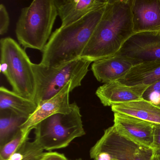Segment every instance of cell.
Masks as SVG:
<instances>
[{
	"label": "cell",
	"mask_w": 160,
	"mask_h": 160,
	"mask_svg": "<svg viewBox=\"0 0 160 160\" xmlns=\"http://www.w3.org/2000/svg\"><path fill=\"white\" fill-rule=\"evenodd\" d=\"M133 34L132 0H108L81 58L92 62L113 57Z\"/></svg>",
	"instance_id": "cell-1"
},
{
	"label": "cell",
	"mask_w": 160,
	"mask_h": 160,
	"mask_svg": "<svg viewBox=\"0 0 160 160\" xmlns=\"http://www.w3.org/2000/svg\"><path fill=\"white\" fill-rule=\"evenodd\" d=\"M106 5L72 25L56 29L42 52L40 63L48 67H56L81 58L102 17Z\"/></svg>",
	"instance_id": "cell-2"
},
{
	"label": "cell",
	"mask_w": 160,
	"mask_h": 160,
	"mask_svg": "<svg viewBox=\"0 0 160 160\" xmlns=\"http://www.w3.org/2000/svg\"><path fill=\"white\" fill-rule=\"evenodd\" d=\"M58 16L54 0H34L21 10L16 34L24 48L42 52L51 35Z\"/></svg>",
	"instance_id": "cell-3"
},
{
	"label": "cell",
	"mask_w": 160,
	"mask_h": 160,
	"mask_svg": "<svg viewBox=\"0 0 160 160\" xmlns=\"http://www.w3.org/2000/svg\"><path fill=\"white\" fill-rule=\"evenodd\" d=\"M91 63L82 58L56 67L32 63L36 82L34 102L38 106L53 98L69 83L74 89L80 87Z\"/></svg>",
	"instance_id": "cell-4"
},
{
	"label": "cell",
	"mask_w": 160,
	"mask_h": 160,
	"mask_svg": "<svg viewBox=\"0 0 160 160\" xmlns=\"http://www.w3.org/2000/svg\"><path fill=\"white\" fill-rule=\"evenodd\" d=\"M0 49L1 72L12 86V91L34 102L36 92L35 76L32 62L25 49L10 37L1 40Z\"/></svg>",
	"instance_id": "cell-5"
},
{
	"label": "cell",
	"mask_w": 160,
	"mask_h": 160,
	"mask_svg": "<svg viewBox=\"0 0 160 160\" xmlns=\"http://www.w3.org/2000/svg\"><path fill=\"white\" fill-rule=\"evenodd\" d=\"M71 107L70 113L54 114L34 128V140L44 150L66 148L74 139L86 134L80 108L75 102Z\"/></svg>",
	"instance_id": "cell-6"
},
{
	"label": "cell",
	"mask_w": 160,
	"mask_h": 160,
	"mask_svg": "<svg viewBox=\"0 0 160 160\" xmlns=\"http://www.w3.org/2000/svg\"><path fill=\"white\" fill-rule=\"evenodd\" d=\"M151 150L123 137L113 125L91 148L90 156L93 160H145Z\"/></svg>",
	"instance_id": "cell-7"
},
{
	"label": "cell",
	"mask_w": 160,
	"mask_h": 160,
	"mask_svg": "<svg viewBox=\"0 0 160 160\" xmlns=\"http://www.w3.org/2000/svg\"><path fill=\"white\" fill-rule=\"evenodd\" d=\"M116 55L127 59L133 66L160 60V31L133 34Z\"/></svg>",
	"instance_id": "cell-8"
},
{
	"label": "cell",
	"mask_w": 160,
	"mask_h": 160,
	"mask_svg": "<svg viewBox=\"0 0 160 160\" xmlns=\"http://www.w3.org/2000/svg\"><path fill=\"white\" fill-rule=\"evenodd\" d=\"M113 126L121 135L137 145L153 149L154 123L125 114L114 113Z\"/></svg>",
	"instance_id": "cell-9"
},
{
	"label": "cell",
	"mask_w": 160,
	"mask_h": 160,
	"mask_svg": "<svg viewBox=\"0 0 160 160\" xmlns=\"http://www.w3.org/2000/svg\"><path fill=\"white\" fill-rule=\"evenodd\" d=\"M74 89L72 84L69 83L56 96L39 105L34 113L21 125L20 130L25 134L29 135L32 130L48 117L58 113H70L72 107L69 95Z\"/></svg>",
	"instance_id": "cell-10"
},
{
	"label": "cell",
	"mask_w": 160,
	"mask_h": 160,
	"mask_svg": "<svg viewBox=\"0 0 160 160\" xmlns=\"http://www.w3.org/2000/svg\"><path fill=\"white\" fill-rule=\"evenodd\" d=\"M134 34L160 31V0H132Z\"/></svg>",
	"instance_id": "cell-11"
},
{
	"label": "cell",
	"mask_w": 160,
	"mask_h": 160,
	"mask_svg": "<svg viewBox=\"0 0 160 160\" xmlns=\"http://www.w3.org/2000/svg\"><path fill=\"white\" fill-rule=\"evenodd\" d=\"M148 86H127L118 81L100 86L95 94L104 106H110L143 99Z\"/></svg>",
	"instance_id": "cell-12"
},
{
	"label": "cell",
	"mask_w": 160,
	"mask_h": 160,
	"mask_svg": "<svg viewBox=\"0 0 160 160\" xmlns=\"http://www.w3.org/2000/svg\"><path fill=\"white\" fill-rule=\"evenodd\" d=\"M108 0H54L61 27H66L81 20L93 11L106 5Z\"/></svg>",
	"instance_id": "cell-13"
},
{
	"label": "cell",
	"mask_w": 160,
	"mask_h": 160,
	"mask_svg": "<svg viewBox=\"0 0 160 160\" xmlns=\"http://www.w3.org/2000/svg\"><path fill=\"white\" fill-rule=\"evenodd\" d=\"M133 66L127 59L115 55L94 62L91 70L98 81L106 84L123 78Z\"/></svg>",
	"instance_id": "cell-14"
},
{
	"label": "cell",
	"mask_w": 160,
	"mask_h": 160,
	"mask_svg": "<svg viewBox=\"0 0 160 160\" xmlns=\"http://www.w3.org/2000/svg\"><path fill=\"white\" fill-rule=\"evenodd\" d=\"M160 80V60L133 66L122 78L118 80L127 86H150Z\"/></svg>",
	"instance_id": "cell-15"
},
{
	"label": "cell",
	"mask_w": 160,
	"mask_h": 160,
	"mask_svg": "<svg viewBox=\"0 0 160 160\" xmlns=\"http://www.w3.org/2000/svg\"><path fill=\"white\" fill-rule=\"evenodd\" d=\"M111 109L114 113L125 114L160 124V107L144 99L115 105L111 107Z\"/></svg>",
	"instance_id": "cell-16"
},
{
	"label": "cell",
	"mask_w": 160,
	"mask_h": 160,
	"mask_svg": "<svg viewBox=\"0 0 160 160\" xmlns=\"http://www.w3.org/2000/svg\"><path fill=\"white\" fill-rule=\"evenodd\" d=\"M38 106L33 101L19 96L6 88H0V111L11 112L27 120Z\"/></svg>",
	"instance_id": "cell-17"
},
{
	"label": "cell",
	"mask_w": 160,
	"mask_h": 160,
	"mask_svg": "<svg viewBox=\"0 0 160 160\" xmlns=\"http://www.w3.org/2000/svg\"><path fill=\"white\" fill-rule=\"evenodd\" d=\"M26 120L8 111H0V147L10 141Z\"/></svg>",
	"instance_id": "cell-18"
},
{
	"label": "cell",
	"mask_w": 160,
	"mask_h": 160,
	"mask_svg": "<svg viewBox=\"0 0 160 160\" xmlns=\"http://www.w3.org/2000/svg\"><path fill=\"white\" fill-rule=\"evenodd\" d=\"M44 149L35 140L24 142L16 151L6 160H39Z\"/></svg>",
	"instance_id": "cell-19"
},
{
	"label": "cell",
	"mask_w": 160,
	"mask_h": 160,
	"mask_svg": "<svg viewBox=\"0 0 160 160\" xmlns=\"http://www.w3.org/2000/svg\"><path fill=\"white\" fill-rule=\"evenodd\" d=\"M28 137L20 129L10 141L0 147V160L9 159L24 142L28 140Z\"/></svg>",
	"instance_id": "cell-20"
},
{
	"label": "cell",
	"mask_w": 160,
	"mask_h": 160,
	"mask_svg": "<svg viewBox=\"0 0 160 160\" xmlns=\"http://www.w3.org/2000/svg\"><path fill=\"white\" fill-rule=\"evenodd\" d=\"M143 99L158 105L160 103V80L151 85L143 94Z\"/></svg>",
	"instance_id": "cell-21"
},
{
	"label": "cell",
	"mask_w": 160,
	"mask_h": 160,
	"mask_svg": "<svg viewBox=\"0 0 160 160\" xmlns=\"http://www.w3.org/2000/svg\"><path fill=\"white\" fill-rule=\"evenodd\" d=\"M10 25V17L3 4H0V34L4 35L7 33Z\"/></svg>",
	"instance_id": "cell-22"
},
{
	"label": "cell",
	"mask_w": 160,
	"mask_h": 160,
	"mask_svg": "<svg viewBox=\"0 0 160 160\" xmlns=\"http://www.w3.org/2000/svg\"><path fill=\"white\" fill-rule=\"evenodd\" d=\"M153 150L154 154H160V124H154Z\"/></svg>",
	"instance_id": "cell-23"
},
{
	"label": "cell",
	"mask_w": 160,
	"mask_h": 160,
	"mask_svg": "<svg viewBox=\"0 0 160 160\" xmlns=\"http://www.w3.org/2000/svg\"><path fill=\"white\" fill-rule=\"evenodd\" d=\"M39 160H69L62 153L53 152H44Z\"/></svg>",
	"instance_id": "cell-24"
},
{
	"label": "cell",
	"mask_w": 160,
	"mask_h": 160,
	"mask_svg": "<svg viewBox=\"0 0 160 160\" xmlns=\"http://www.w3.org/2000/svg\"><path fill=\"white\" fill-rule=\"evenodd\" d=\"M152 160H160V154H154Z\"/></svg>",
	"instance_id": "cell-25"
},
{
	"label": "cell",
	"mask_w": 160,
	"mask_h": 160,
	"mask_svg": "<svg viewBox=\"0 0 160 160\" xmlns=\"http://www.w3.org/2000/svg\"><path fill=\"white\" fill-rule=\"evenodd\" d=\"M82 160V159H80V158H79V159H75V160Z\"/></svg>",
	"instance_id": "cell-26"
},
{
	"label": "cell",
	"mask_w": 160,
	"mask_h": 160,
	"mask_svg": "<svg viewBox=\"0 0 160 160\" xmlns=\"http://www.w3.org/2000/svg\"><path fill=\"white\" fill-rule=\"evenodd\" d=\"M158 106H159L160 107V103L158 105Z\"/></svg>",
	"instance_id": "cell-27"
}]
</instances>
